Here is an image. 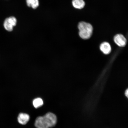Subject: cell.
<instances>
[{"label":"cell","instance_id":"cell-1","mask_svg":"<svg viewBox=\"0 0 128 128\" xmlns=\"http://www.w3.org/2000/svg\"><path fill=\"white\" fill-rule=\"evenodd\" d=\"M56 122L57 117L56 115L52 113L48 112L44 116L37 118L35 126L37 128H49L54 127Z\"/></svg>","mask_w":128,"mask_h":128},{"label":"cell","instance_id":"cell-2","mask_svg":"<svg viewBox=\"0 0 128 128\" xmlns=\"http://www.w3.org/2000/svg\"><path fill=\"white\" fill-rule=\"evenodd\" d=\"M78 28L79 36L82 39H88L92 36L93 28L90 24L84 22H80Z\"/></svg>","mask_w":128,"mask_h":128},{"label":"cell","instance_id":"cell-3","mask_svg":"<svg viewBox=\"0 0 128 128\" xmlns=\"http://www.w3.org/2000/svg\"><path fill=\"white\" fill-rule=\"evenodd\" d=\"M17 21L16 19L14 17H10L6 19L4 23V28L8 31H12L13 27L16 24Z\"/></svg>","mask_w":128,"mask_h":128},{"label":"cell","instance_id":"cell-4","mask_svg":"<svg viewBox=\"0 0 128 128\" xmlns=\"http://www.w3.org/2000/svg\"><path fill=\"white\" fill-rule=\"evenodd\" d=\"M114 40L115 43L120 47H124L126 45L127 43V40L122 34H116L114 38Z\"/></svg>","mask_w":128,"mask_h":128},{"label":"cell","instance_id":"cell-5","mask_svg":"<svg viewBox=\"0 0 128 128\" xmlns=\"http://www.w3.org/2000/svg\"><path fill=\"white\" fill-rule=\"evenodd\" d=\"M30 116L27 114L21 113L18 116V121L19 124L25 125L27 124L29 120Z\"/></svg>","mask_w":128,"mask_h":128},{"label":"cell","instance_id":"cell-6","mask_svg":"<svg viewBox=\"0 0 128 128\" xmlns=\"http://www.w3.org/2000/svg\"><path fill=\"white\" fill-rule=\"evenodd\" d=\"M100 50L104 54H108L111 52V48L110 44L107 42L102 43L100 46Z\"/></svg>","mask_w":128,"mask_h":128},{"label":"cell","instance_id":"cell-7","mask_svg":"<svg viewBox=\"0 0 128 128\" xmlns=\"http://www.w3.org/2000/svg\"><path fill=\"white\" fill-rule=\"evenodd\" d=\"M72 3L73 7L78 9H82L85 5L84 0H72Z\"/></svg>","mask_w":128,"mask_h":128},{"label":"cell","instance_id":"cell-8","mask_svg":"<svg viewBox=\"0 0 128 128\" xmlns=\"http://www.w3.org/2000/svg\"><path fill=\"white\" fill-rule=\"evenodd\" d=\"M26 2L28 7L34 9L37 8L39 4L38 0H26Z\"/></svg>","mask_w":128,"mask_h":128},{"label":"cell","instance_id":"cell-9","mask_svg":"<svg viewBox=\"0 0 128 128\" xmlns=\"http://www.w3.org/2000/svg\"><path fill=\"white\" fill-rule=\"evenodd\" d=\"M33 104L35 108H38L42 106L44 104V102L41 98H37L34 100Z\"/></svg>","mask_w":128,"mask_h":128},{"label":"cell","instance_id":"cell-10","mask_svg":"<svg viewBox=\"0 0 128 128\" xmlns=\"http://www.w3.org/2000/svg\"><path fill=\"white\" fill-rule=\"evenodd\" d=\"M125 95L126 96L127 98L128 99V88L126 90L125 92Z\"/></svg>","mask_w":128,"mask_h":128}]
</instances>
